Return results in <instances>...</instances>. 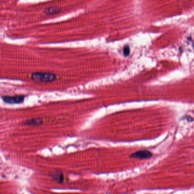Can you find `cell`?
<instances>
[{"instance_id":"cell-1","label":"cell","mask_w":194,"mask_h":194,"mask_svg":"<svg viewBox=\"0 0 194 194\" xmlns=\"http://www.w3.org/2000/svg\"><path fill=\"white\" fill-rule=\"evenodd\" d=\"M56 78L55 74L47 72H35L31 75V79L37 82H51Z\"/></svg>"},{"instance_id":"cell-2","label":"cell","mask_w":194,"mask_h":194,"mask_svg":"<svg viewBox=\"0 0 194 194\" xmlns=\"http://www.w3.org/2000/svg\"><path fill=\"white\" fill-rule=\"evenodd\" d=\"M25 96L23 95H16L13 96L6 95L2 97V100L8 104H20L23 102Z\"/></svg>"},{"instance_id":"cell-3","label":"cell","mask_w":194,"mask_h":194,"mask_svg":"<svg viewBox=\"0 0 194 194\" xmlns=\"http://www.w3.org/2000/svg\"><path fill=\"white\" fill-rule=\"evenodd\" d=\"M152 153L148 150H140L137 151L135 153H132L130 156V158H137L140 160L144 159H148L152 157Z\"/></svg>"},{"instance_id":"cell-4","label":"cell","mask_w":194,"mask_h":194,"mask_svg":"<svg viewBox=\"0 0 194 194\" xmlns=\"http://www.w3.org/2000/svg\"><path fill=\"white\" fill-rule=\"evenodd\" d=\"M51 177L54 178V179L58 183H63L64 181V175L62 171L59 170H56L52 171L50 174Z\"/></svg>"},{"instance_id":"cell-5","label":"cell","mask_w":194,"mask_h":194,"mask_svg":"<svg viewBox=\"0 0 194 194\" xmlns=\"http://www.w3.org/2000/svg\"><path fill=\"white\" fill-rule=\"evenodd\" d=\"M42 123H43V121L40 118H33L31 119L26 121L25 122H23L24 125L30 126H39V125H41Z\"/></svg>"},{"instance_id":"cell-6","label":"cell","mask_w":194,"mask_h":194,"mask_svg":"<svg viewBox=\"0 0 194 194\" xmlns=\"http://www.w3.org/2000/svg\"><path fill=\"white\" fill-rule=\"evenodd\" d=\"M130 54V48L129 46H126L123 48V54L126 57H127Z\"/></svg>"}]
</instances>
